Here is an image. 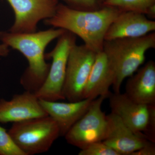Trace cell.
I'll list each match as a JSON object with an SVG mask.
<instances>
[{"label": "cell", "instance_id": "cell-1", "mask_svg": "<svg viewBox=\"0 0 155 155\" xmlns=\"http://www.w3.org/2000/svg\"><path fill=\"white\" fill-rule=\"evenodd\" d=\"M122 12L107 6L96 11H79L59 3L54 16L44 22L46 25L62 28L77 35L84 45L97 54L103 51L109 26Z\"/></svg>", "mask_w": 155, "mask_h": 155}, {"label": "cell", "instance_id": "cell-2", "mask_svg": "<svg viewBox=\"0 0 155 155\" xmlns=\"http://www.w3.org/2000/svg\"><path fill=\"white\" fill-rule=\"evenodd\" d=\"M66 31L53 28L30 33L0 31V40L3 43L19 51L28 61V68L20 79L21 85L26 91L35 93L44 83L51 66L46 62L45 50Z\"/></svg>", "mask_w": 155, "mask_h": 155}, {"label": "cell", "instance_id": "cell-3", "mask_svg": "<svg viewBox=\"0 0 155 155\" xmlns=\"http://www.w3.org/2000/svg\"><path fill=\"white\" fill-rule=\"evenodd\" d=\"M155 48L154 32L141 37L105 41L103 51L113 73L114 93L120 92L124 80L144 63L147 51Z\"/></svg>", "mask_w": 155, "mask_h": 155}, {"label": "cell", "instance_id": "cell-4", "mask_svg": "<svg viewBox=\"0 0 155 155\" xmlns=\"http://www.w3.org/2000/svg\"><path fill=\"white\" fill-rule=\"evenodd\" d=\"M8 132L25 155L47 152L60 136L58 125L49 116L13 123Z\"/></svg>", "mask_w": 155, "mask_h": 155}, {"label": "cell", "instance_id": "cell-5", "mask_svg": "<svg viewBox=\"0 0 155 155\" xmlns=\"http://www.w3.org/2000/svg\"><path fill=\"white\" fill-rule=\"evenodd\" d=\"M54 48L45 54L46 59L52 60L44 83L35 94L39 100L56 101L65 100L63 91L67 61L70 48L76 42L75 35L66 31L58 38Z\"/></svg>", "mask_w": 155, "mask_h": 155}, {"label": "cell", "instance_id": "cell-6", "mask_svg": "<svg viewBox=\"0 0 155 155\" xmlns=\"http://www.w3.org/2000/svg\"><path fill=\"white\" fill-rule=\"evenodd\" d=\"M97 53L85 45L73 44L69 51L66 77L63 87V95L69 102L84 99V87Z\"/></svg>", "mask_w": 155, "mask_h": 155}, {"label": "cell", "instance_id": "cell-7", "mask_svg": "<svg viewBox=\"0 0 155 155\" xmlns=\"http://www.w3.org/2000/svg\"><path fill=\"white\" fill-rule=\"evenodd\" d=\"M106 98L101 96L94 100L86 113L64 136L68 143L81 150L92 143L104 140L107 121L102 105Z\"/></svg>", "mask_w": 155, "mask_h": 155}, {"label": "cell", "instance_id": "cell-8", "mask_svg": "<svg viewBox=\"0 0 155 155\" xmlns=\"http://www.w3.org/2000/svg\"><path fill=\"white\" fill-rule=\"evenodd\" d=\"M14 11L15 19L8 31L35 32L38 22L55 14L59 0H7Z\"/></svg>", "mask_w": 155, "mask_h": 155}, {"label": "cell", "instance_id": "cell-9", "mask_svg": "<svg viewBox=\"0 0 155 155\" xmlns=\"http://www.w3.org/2000/svg\"><path fill=\"white\" fill-rule=\"evenodd\" d=\"M48 116L34 93L28 91L14 95L10 101L0 100V122L25 121Z\"/></svg>", "mask_w": 155, "mask_h": 155}, {"label": "cell", "instance_id": "cell-10", "mask_svg": "<svg viewBox=\"0 0 155 155\" xmlns=\"http://www.w3.org/2000/svg\"><path fill=\"white\" fill-rule=\"evenodd\" d=\"M107 133L103 142L119 155H130L150 141L143 136L134 133L114 113L107 115Z\"/></svg>", "mask_w": 155, "mask_h": 155}, {"label": "cell", "instance_id": "cell-11", "mask_svg": "<svg viewBox=\"0 0 155 155\" xmlns=\"http://www.w3.org/2000/svg\"><path fill=\"white\" fill-rule=\"evenodd\" d=\"M155 30V21L144 14L123 11L111 23L105 35V41L141 37Z\"/></svg>", "mask_w": 155, "mask_h": 155}, {"label": "cell", "instance_id": "cell-12", "mask_svg": "<svg viewBox=\"0 0 155 155\" xmlns=\"http://www.w3.org/2000/svg\"><path fill=\"white\" fill-rule=\"evenodd\" d=\"M108 98L111 112L117 115L134 133L144 137L143 132L148 116L147 105L134 102L125 93L120 92L111 93Z\"/></svg>", "mask_w": 155, "mask_h": 155}, {"label": "cell", "instance_id": "cell-13", "mask_svg": "<svg viewBox=\"0 0 155 155\" xmlns=\"http://www.w3.org/2000/svg\"><path fill=\"white\" fill-rule=\"evenodd\" d=\"M39 100L48 116L57 123L60 130V136H64L86 113L94 100L84 99L68 103Z\"/></svg>", "mask_w": 155, "mask_h": 155}, {"label": "cell", "instance_id": "cell-14", "mask_svg": "<svg viewBox=\"0 0 155 155\" xmlns=\"http://www.w3.org/2000/svg\"><path fill=\"white\" fill-rule=\"evenodd\" d=\"M125 85V95L134 102L155 104V63L150 61L130 76Z\"/></svg>", "mask_w": 155, "mask_h": 155}, {"label": "cell", "instance_id": "cell-15", "mask_svg": "<svg viewBox=\"0 0 155 155\" xmlns=\"http://www.w3.org/2000/svg\"><path fill=\"white\" fill-rule=\"evenodd\" d=\"M114 76L107 58L103 51L97 53L84 87L83 99L94 100L101 96L108 98Z\"/></svg>", "mask_w": 155, "mask_h": 155}, {"label": "cell", "instance_id": "cell-16", "mask_svg": "<svg viewBox=\"0 0 155 155\" xmlns=\"http://www.w3.org/2000/svg\"><path fill=\"white\" fill-rule=\"evenodd\" d=\"M101 6L113 7L122 11H131L146 16L155 7V0H101Z\"/></svg>", "mask_w": 155, "mask_h": 155}, {"label": "cell", "instance_id": "cell-17", "mask_svg": "<svg viewBox=\"0 0 155 155\" xmlns=\"http://www.w3.org/2000/svg\"><path fill=\"white\" fill-rule=\"evenodd\" d=\"M0 155H25L6 129L0 126Z\"/></svg>", "mask_w": 155, "mask_h": 155}, {"label": "cell", "instance_id": "cell-18", "mask_svg": "<svg viewBox=\"0 0 155 155\" xmlns=\"http://www.w3.org/2000/svg\"><path fill=\"white\" fill-rule=\"evenodd\" d=\"M79 155H119L117 152L103 141H97L88 145L81 150Z\"/></svg>", "mask_w": 155, "mask_h": 155}, {"label": "cell", "instance_id": "cell-19", "mask_svg": "<svg viewBox=\"0 0 155 155\" xmlns=\"http://www.w3.org/2000/svg\"><path fill=\"white\" fill-rule=\"evenodd\" d=\"M71 8L79 11H93L101 8V0H61Z\"/></svg>", "mask_w": 155, "mask_h": 155}, {"label": "cell", "instance_id": "cell-20", "mask_svg": "<svg viewBox=\"0 0 155 155\" xmlns=\"http://www.w3.org/2000/svg\"><path fill=\"white\" fill-rule=\"evenodd\" d=\"M148 116L144 130V137L149 141L155 143V104L147 105Z\"/></svg>", "mask_w": 155, "mask_h": 155}, {"label": "cell", "instance_id": "cell-21", "mask_svg": "<svg viewBox=\"0 0 155 155\" xmlns=\"http://www.w3.org/2000/svg\"><path fill=\"white\" fill-rule=\"evenodd\" d=\"M155 143L149 141L140 149L134 152L130 155H155Z\"/></svg>", "mask_w": 155, "mask_h": 155}, {"label": "cell", "instance_id": "cell-22", "mask_svg": "<svg viewBox=\"0 0 155 155\" xmlns=\"http://www.w3.org/2000/svg\"><path fill=\"white\" fill-rule=\"evenodd\" d=\"M9 47L4 43L0 44V57H6L8 55Z\"/></svg>", "mask_w": 155, "mask_h": 155}]
</instances>
